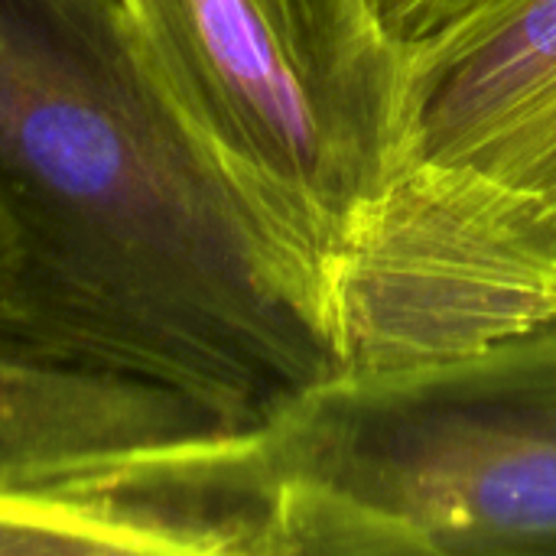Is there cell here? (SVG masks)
Returning a JSON list of instances; mask_svg holds the SVG:
<instances>
[{
  "instance_id": "5",
  "label": "cell",
  "mask_w": 556,
  "mask_h": 556,
  "mask_svg": "<svg viewBox=\"0 0 556 556\" xmlns=\"http://www.w3.org/2000/svg\"><path fill=\"white\" fill-rule=\"evenodd\" d=\"M407 163L466 169L556 222V0H498L407 49Z\"/></svg>"
},
{
  "instance_id": "1",
  "label": "cell",
  "mask_w": 556,
  "mask_h": 556,
  "mask_svg": "<svg viewBox=\"0 0 556 556\" xmlns=\"http://www.w3.org/2000/svg\"><path fill=\"white\" fill-rule=\"evenodd\" d=\"M0 342L228 430L345 371L326 293L160 117L108 0H0Z\"/></svg>"
},
{
  "instance_id": "7",
  "label": "cell",
  "mask_w": 556,
  "mask_h": 556,
  "mask_svg": "<svg viewBox=\"0 0 556 556\" xmlns=\"http://www.w3.org/2000/svg\"><path fill=\"white\" fill-rule=\"evenodd\" d=\"M0 556H176L134 515L88 495L0 485Z\"/></svg>"
},
{
  "instance_id": "8",
  "label": "cell",
  "mask_w": 556,
  "mask_h": 556,
  "mask_svg": "<svg viewBox=\"0 0 556 556\" xmlns=\"http://www.w3.org/2000/svg\"><path fill=\"white\" fill-rule=\"evenodd\" d=\"M388 33L404 46H420L469 16L489 10L498 0H375Z\"/></svg>"
},
{
  "instance_id": "3",
  "label": "cell",
  "mask_w": 556,
  "mask_h": 556,
  "mask_svg": "<svg viewBox=\"0 0 556 556\" xmlns=\"http://www.w3.org/2000/svg\"><path fill=\"white\" fill-rule=\"evenodd\" d=\"M160 117L329 300L407 160L375 0H108ZM342 342V336H339Z\"/></svg>"
},
{
  "instance_id": "4",
  "label": "cell",
  "mask_w": 556,
  "mask_h": 556,
  "mask_svg": "<svg viewBox=\"0 0 556 556\" xmlns=\"http://www.w3.org/2000/svg\"><path fill=\"white\" fill-rule=\"evenodd\" d=\"M556 313V222L476 173L407 163L339 274L345 371L459 358Z\"/></svg>"
},
{
  "instance_id": "6",
  "label": "cell",
  "mask_w": 556,
  "mask_h": 556,
  "mask_svg": "<svg viewBox=\"0 0 556 556\" xmlns=\"http://www.w3.org/2000/svg\"><path fill=\"white\" fill-rule=\"evenodd\" d=\"M212 430L228 427L169 391L49 365L0 342V485L59 489L121 453Z\"/></svg>"
},
{
  "instance_id": "2",
  "label": "cell",
  "mask_w": 556,
  "mask_h": 556,
  "mask_svg": "<svg viewBox=\"0 0 556 556\" xmlns=\"http://www.w3.org/2000/svg\"><path fill=\"white\" fill-rule=\"evenodd\" d=\"M244 459L264 556H556V313L342 371L244 430Z\"/></svg>"
}]
</instances>
